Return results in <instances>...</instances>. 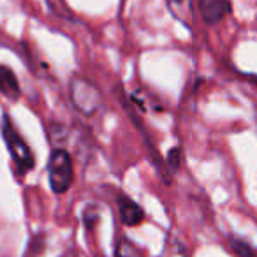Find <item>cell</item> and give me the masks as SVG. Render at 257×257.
Returning a JSON list of instances; mask_svg holds the SVG:
<instances>
[{
	"label": "cell",
	"mask_w": 257,
	"mask_h": 257,
	"mask_svg": "<svg viewBox=\"0 0 257 257\" xmlns=\"http://www.w3.org/2000/svg\"><path fill=\"white\" fill-rule=\"evenodd\" d=\"M231 248L238 257H257L255 250L248 243L241 241V239H231Z\"/></svg>",
	"instance_id": "cell-9"
},
{
	"label": "cell",
	"mask_w": 257,
	"mask_h": 257,
	"mask_svg": "<svg viewBox=\"0 0 257 257\" xmlns=\"http://www.w3.org/2000/svg\"><path fill=\"white\" fill-rule=\"evenodd\" d=\"M116 257H143L141 250L128 239L121 238L116 245Z\"/></svg>",
	"instance_id": "cell-8"
},
{
	"label": "cell",
	"mask_w": 257,
	"mask_h": 257,
	"mask_svg": "<svg viewBox=\"0 0 257 257\" xmlns=\"http://www.w3.org/2000/svg\"><path fill=\"white\" fill-rule=\"evenodd\" d=\"M118 206V213H120V218L125 225H138L145 220V213L141 210V206H138L133 199H128L125 196H120L116 201Z\"/></svg>",
	"instance_id": "cell-4"
},
{
	"label": "cell",
	"mask_w": 257,
	"mask_h": 257,
	"mask_svg": "<svg viewBox=\"0 0 257 257\" xmlns=\"http://www.w3.org/2000/svg\"><path fill=\"white\" fill-rule=\"evenodd\" d=\"M71 99L83 114H93L102 107V99L95 86L83 78H74L71 83Z\"/></svg>",
	"instance_id": "cell-2"
},
{
	"label": "cell",
	"mask_w": 257,
	"mask_h": 257,
	"mask_svg": "<svg viewBox=\"0 0 257 257\" xmlns=\"http://www.w3.org/2000/svg\"><path fill=\"white\" fill-rule=\"evenodd\" d=\"M0 92L9 99H18L20 97V85L15 72L6 65H0Z\"/></svg>",
	"instance_id": "cell-5"
},
{
	"label": "cell",
	"mask_w": 257,
	"mask_h": 257,
	"mask_svg": "<svg viewBox=\"0 0 257 257\" xmlns=\"http://www.w3.org/2000/svg\"><path fill=\"white\" fill-rule=\"evenodd\" d=\"M4 140L8 143V148L11 152L13 159L16 161V164L20 166L22 171H29L34 168V155L30 152V148L27 147V143L23 141V138L16 133V128L13 127V123L9 121V118H4Z\"/></svg>",
	"instance_id": "cell-3"
},
{
	"label": "cell",
	"mask_w": 257,
	"mask_h": 257,
	"mask_svg": "<svg viewBox=\"0 0 257 257\" xmlns=\"http://www.w3.org/2000/svg\"><path fill=\"white\" fill-rule=\"evenodd\" d=\"M48 176L53 192L64 194L69 190L74 180V169H72V159L65 150H55L48 162Z\"/></svg>",
	"instance_id": "cell-1"
},
{
	"label": "cell",
	"mask_w": 257,
	"mask_h": 257,
	"mask_svg": "<svg viewBox=\"0 0 257 257\" xmlns=\"http://www.w3.org/2000/svg\"><path fill=\"white\" fill-rule=\"evenodd\" d=\"M201 9L208 23H215L225 15L227 2L225 0H201Z\"/></svg>",
	"instance_id": "cell-7"
},
{
	"label": "cell",
	"mask_w": 257,
	"mask_h": 257,
	"mask_svg": "<svg viewBox=\"0 0 257 257\" xmlns=\"http://www.w3.org/2000/svg\"><path fill=\"white\" fill-rule=\"evenodd\" d=\"M180 155H182V152H180L178 148H175V150L169 154V164H171L173 168H178L180 166Z\"/></svg>",
	"instance_id": "cell-10"
},
{
	"label": "cell",
	"mask_w": 257,
	"mask_h": 257,
	"mask_svg": "<svg viewBox=\"0 0 257 257\" xmlns=\"http://www.w3.org/2000/svg\"><path fill=\"white\" fill-rule=\"evenodd\" d=\"M168 6L171 9L173 16H175L178 22H182L183 25L190 27L192 25V0H168Z\"/></svg>",
	"instance_id": "cell-6"
}]
</instances>
